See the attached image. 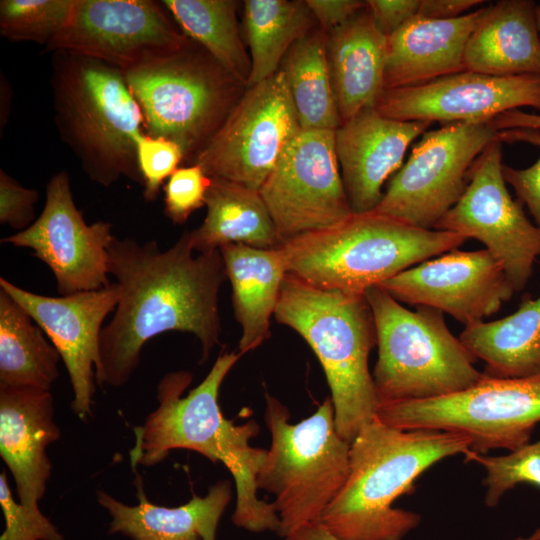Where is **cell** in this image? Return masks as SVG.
<instances>
[{
  "instance_id": "ee69618b",
  "label": "cell",
  "mask_w": 540,
  "mask_h": 540,
  "mask_svg": "<svg viewBox=\"0 0 540 540\" xmlns=\"http://www.w3.org/2000/svg\"><path fill=\"white\" fill-rule=\"evenodd\" d=\"M285 540H340L334 536L321 521L303 525L287 537Z\"/></svg>"
},
{
  "instance_id": "d590c367",
  "label": "cell",
  "mask_w": 540,
  "mask_h": 540,
  "mask_svg": "<svg viewBox=\"0 0 540 540\" xmlns=\"http://www.w3.org/2000/svg\"><path fill=\"white\" fill-rule=\"evenodd\" d=\"M0 506L5 519L0 540H64L40 508H27L15 501L6 472L0 474Z\"/></svg>"
},
{
  "instance_id": "ffe728a7",
  "label": "cell",
  "mask_w": 540,
  "mask_h": 540,
  "mask_svg": "<svg viewBox=\"0 0 540 540\" xmlns=\"http://www.w3.org/2000/svg\"><path fill=\"white\" fill-rule=\"evenodd\" d=\"M430 125L391 119L368 107L335 130L336 155L353 213L376 209L384 182L401 168L409 145Z\"/></svg>"
},
{
  "instance_id": "83f0119b",
  "label": "cell",
  "mask_w": 540,
  "mask_h": 540,
  "mask_svg": "<svg viewBox=\"0 0 540 540\" xmlns=\"http://www.w3.org/2000/svg\"><path fill=\"white\" fill-rule=\"evenodd\" d=\"M459 339L484 362L488 377L540 374V297L526 296L513 314L502 319L466 325Z\"/></svg>"
},
{
  "instance_id": "7c38bea8",
  "label": "cell",
  "mask_w": 540,
  "mask_h": 540,
  "mask_svg": "<svg viewBox=\"0 0 540 540\" xmlns=\"http://www.w3.org/2000/svg\"><path fill=\"white\" fill-rule=\"evenodd\" d=\"M301 130L285 75L279 69L248 86L191 164L200 165L208 177L259 191Z\"/></svg>"
},
{
  "instance_id": "5bb4252c",
  "label": "cell",
  "mask_w": 540,
  "mask_h": 540,
  "mask_svg": "<svg viewBox=\"0 0 540 540\" xmlns=\"http://www.w3.org/2000/svg\"><path fill=\"white\" fill-rule=\"evenodd\" d=\"M260 195L284 241L334 226L353 214L335 150V130H301Z\"/></svg>"
},
{
  "instance_id": "f35d334b",
  "label": "cell",
  "mask_w": 540,
  "mask_h": 540,
  "mask_svg": "<svg viewBox=\"0 0 540 540\" xmlns=\"http://www.w3.org/2000/svg\"><path fill=\"white\" fill-rule=\"evenodd\" d=\"M39 193L35 189L21 186L5 171L0 170V222L19 231L28 228L34 221L35 204Z\"/></svg>"
},
{
  "instance_id": "836d02e7",
  "label": "cell",
  "mask_w": 540,
  "mask_h": 540,
  "mask_svg": "<svg viewBox=\"0 0 540 540\" xmlns=\"http://www.w3.org/2000/svg\"><path fill=\"white\" fill-rule=\"evenodd\" d=\"M466 461H475L484 467L485 503L489 507L497 505L504 493L519 483L540 487V439L503 456L472 452Z\"/></svg>"
},
{
  "instance_id": "7a4b0ae2",
  "label": "cell",
  "mask_w": 540,
  "mask_h": 540,
  "mask_svg": "<svg viewBox=\"0 0 540 540\" xmlns=\"http://www.w3.org/2000/svg\"><path fill=\"white\" fill-rule=\"evenodd\" d=\"M237 351L221 353L203 381L182 396L192 380L188 371L165 374L157 385L158 407L144 423L134 428L130 450L133 471L163 461L174 449L200 453L211 462H221L231 473L236 488L232 522L251 532L279 531L280 521L272 503L257 496V475L267 450L252 447L250 439L258 425H236L227 420L218 404L223 380L239 360Z\"/></svg>"
},
{
  "instance_id": "ac0fdd59",
  "label": "cell",
  "mask_w": 540,
  "mask_h": 540,
  "mask_svg": "<svg viewBox=\"0 0 540 540\" xmlns=\"http://www.w3.org/2000/svg\"><path fill=\"white\" fill-rule=\"evenodd\" d=\"M0 290L32 317L57 349L73 390L71 408L80 420L86 421L92 415L96 391L102 324L117 306V284L51 297L25 290L1 277Z\"/></svg>"
},
{
  "instance_id": "b9f144b4",
  "label": "cell",
  "mask_w": 540,
  "mask_h": 540,
  "mask_svg": "<svg viewBox=\"0 0 540 540\" xmlns=\"http://www.w3.org/2000/svg\"><path fill=\"white\" fill-rule=\"evenodd\" d=\"M481 0H420L417 17L425 19H454L468 13Z\"/></svg>"
},
{
  "instance_id": "d4e9b609",
  "label": "cell",
  "mask_w": 540,
  "mask_h": 540,
  "mask_svg": "<svg viewBox=\"0 0 540 540\" xmlns=\"http://www.w3.org/2000/svg\"><path fill=\"white\" fill-rule=\"evenodd\" d=\"M536 7L531 0L488 5L466 43L465 70L491 76L540 74Z\"/></svg>"
},
{
  "instance_id": "5b68a950",
  "label": "cell",
  "mask_w": 540,
  "mask_h": 540,
  "mask_svg": "<svg viewBox=\"0 0 540 540\" xmlns=\"http://www.w3.org/2000/svg\"><path fill=\"white\" fill-rule=\"evenodd\" d=\"M466 240L453 232L412 226L371 211L290 238L280 248L288 274L319 289L365 294Z\"/></svg>"
},
{
  "instance_id": "7402d4cb",
  "label": "cell",
  "mask_w": 540,
  "mask_h": 540,
  "mask_svg": "<svg viewBox=\"0 0 540 540\" xmlns=\"http://www.w3.org/2000/svg\"><path fill=\"white\" fill-rule=\"evenodd\" d=\"M486 7L454 19L415 17L389 35L384 89L420 85L464 71L466 43Z\"/></svg>"
},
{
  "instance_id": "9a60e30c",
  "label": "cell",
  "mask_w": 540,
  "mask_h": 540,
  "mask_svg": "<svg viewBox=\"0 0 540 540\" xmlns=\"http://www.w3.org/2000/svg\"><path fill=\"white\" fill-rule=\"evenodd\" d=\"M188 41L154 1L74 0L67 24L46 51L93 58L124 72Z\"/></svg>"
},
{
  "instance_id": "52a82bcc",
  "label": "cell",
  "mask_w": 540,
  "mask_h": 540,
  "mask_svg": "<svg viewBox=\"0 0 540 540\" xmlns=\"http://www.w3.org/2000/svg\"><path fill=\"white\" fill-rule=\"evenodd\" d=\"M365 297L377 335L372 377L378 405L450 395L484 377L474 367L476 358L447 327L443 312L425 306L409 310L379 286Z\"/></svg>"
},
{
  "instance_id": "ab89813d",
  "label": "cell",
  "mask_w": 540,
  "mask_h": 540,
  "mask_svg": "<svg viewBox=\"0 0 540 540\" xmlns=\"http://www.w3.org/2000/svg\"><path fill=\"white\" fill-rule=\"evenodd\" d=\"M366 4L378 27L388 37L417 17L420 0H368Z\"/></svg>"
},
{
  "instance_id": "8fae6325",
  "label": "cell",
  "mask_w": 540,
  "mask_h": 540,
  "mask_svg": "<svg viewBox=\"0 0 540 540\" xmlns=\"http://www.w3.org/2000/svg\"><path fill=\"white\" fill-rule=\"evenodd\" d=\"M496 137L490 122H454L426 131L374 211L434 229L463 194L475 159Z\"/></svg>"
},
{
  "instance_id": "cb8c5ba5",
  "label": "cell",
  "mask_w": 540,
  "mask_h": 540,
  "mask_svg": "<svg viewBox=\"0 0 540 540\" xmlns=\"http://www.w3.org/2000/svg\"><path fill=\"white\" fill-rule=\"evenodd\" d=\"M326 50L342 123L374 107L384 89L387 36L367 4L344 24L327 32Z\"/></svg>"
},
{
  "instance_id": "9c48e42d",
  "label": "cell",
  "mask_w": 540,
  "mask_h": 540,
  "mask_svg": "<svg viewBox=\"0 0 540 540\" xmlns=\"http://www.w3.org/2000/svg\"><path fill=\"white\" fill-rule=\"evenodd\" d=\"M123 74L146 134L179 144L185 161L193 160L243 93V84L190 38Z\"/></svg>"
},
{
  "instance_id": "4dcf8cb0",
  "label": "cell",
  "mask_w": 540,
  "mask_h": 540,
  "mask_svg": "<svg viewBox=\"0 0 540 540\" xmlns=\"http://www.w3.org/2000/svg\"><path fill=\"white\" fill-rule=\"evenodd\" d=\"M245 31L250 49L251 73L247 86L273 76L290 48L314 25L305 1L247 0Z\"/></svg>"
},
{
  "instance_id": "7bdbcfd3",
  "label": "cell",
  "mask_w": 540,
  "mask_h": 540,
  "mask_svg": "<svg viewBox=\"0 0 540 540\" xmlns=\"http://www.w3.org/2000/svg\"><path fill=\"white\" fill-rule=\"evenodd\" d=\"M490 123L496 131L512 128H535L540 130V114L514 109L496 116Z\"/></svg>"
},
{
  "instance_id": "44dd1931",
  "label": "cell",
  "mask_w": 540,
  "mask_h": 540,
  "mask_svg": "<svg viewBox=\"0 0 540 540\" xmlns=\"http://www.w3.org/2000/svg\"><path fill=\"white\" fill-rule=\"evenodd\" d=\"M60 436L50 390L0 385V456L27 508H39L45 495L52 470L46 450Z\"/></svg>"
},
{
  "instance_id": "2e32d148",
  "label": "cell",
  "mask_w": 540,
  "mask_h": 540,
  "mask_svg": "<svg viewBox=\"0 0 540 540\" xmlns=\"http://www.w3.org/2000/svg\"><path fill=\"white\" fill-rule=\"evenodd\" d=\"M114 237L110 223L85 222L74 203L70 177L60 171L46 186L39 217L25 230L2 238L1 243L32 249L54 274L60 296H66L111 285L108 247Z\"/></svg>"
},
{
  "instance_id": "f6af8a7d",
  "label": "cell",
  "mask_w": 540,
  "mask_h": 540,
  "mask_svg": "<svg viewBox=\"0 0 540 540\" xmlns=\"http://www.w3.org/2000/svg\"><path fill=\"white\" fill-rule=\"evenodd\" d=\"M536 15H537V25H538L539 37H540V4H537Z\"/></svg>"
},
{
  "instance_id": "74e56055",
  "label": "cell",
  "mask_w": 540,
  "mask_h": 540,
  "mask_svg": "<svg viewBox=\"0 0 540 540\" xmlns=\"http://www.w3.org/2000/svg\"><path fill=\"white\" fill-rule=\"evenodd\" d=\"M502 143L525 142L540 149V130L535 128H512L497 131ZM503 176L509 183L518 200L525 204L540 229V155L530 167L516 169L503 164Z\"/></svg>"
},
{
  "instance_id": "277c9868",
  "label": "cell",
  "mask_w": 540,
  "mask_h": 540,
  "mask_svg": "<svg viewBox=\"0 0 540 540\" xmlns=\"http://www.w3.org/2000/svg\"><path fill=\"white\" fill-rule=\"evenodd\" d=\"M316 354L326 376L339 435L351 443L377 412L369 354L377 345L365 294L323 290L286 273L274 312Z\"/></svg>"
},
{
  "instance_id": "d6986e66",
  "label": "cell",
  "mask_w": 540,
  "mask_h": 540,
  "mask_svg": "<svg viewBox=\"0 0 540 540\" xmlns=\"http://www.w3.org/2000/svg\"><path fill=\"white\" fill-rule=\"evenodd\" d=\"M394 299L446 312L465 326L496 313L515 289L487 250L453 249L379 285Z\"/></svg>"
},
{
  "instance_id": "d6a6232c",
  "label": "cell",
  "mask_w": 540,
  "mask_h": 540,
  "mask_svg": "<svg viewBox=\"0 0 540 540\" xmlns=\"http://www.w3.org/2000/svg\"><path fill=\"white\" fill-rule=\"evenodd\" d=\"M74 0H1L0 33L47 46L67 24Z\"/></svg>"
},
{
  "instance_id": "ba28073f",
  "label": "cell",
  "mask_w": 540,
  "mask_h": 540,
  "mask_svg": "<svg viewBox=\"0 0 540 540\" xmlns=\"http://www.w3.org/2000/svg\"><path fill=\"white\" fill-rule=\"evenodd\" d=\"M289 418L287 407L266 394L271 445L256 483L258 490L274 496L278 534L284 538L305 524L321 521L347 479L350 459V443L337 432L330 397L308 418L296 424Z\"/></svg>"
},
{
  "instance_id": "4fadbf2b",
  "label": "cell",
  "mask_w": 540,
  "mask_h": 540,
  "mask_svg": "<svg viewBox=\"0 0 540 540\" xmlns=\"http://www.w3.org/2000/svg\"><path fill=\"white\" fill-rule=\"evenodd\" d=\"M502 168V141L497 136L475 159L463 194L434 229L482 242L520 291L540 257V229L527 218L523 204L512 199Z\"/></svg>"
},
{
  "instance_id": "484cf974",
  "label": "cell",
  "mask_w": 540,
  "mask_h": 540,
  "mask_svg": "<svg viewBox=\"0 0 540 540\" xmlns=\"http://www.w3.org/2000/svg\"><path fill=\"white\" fill-rule=\"evenodd\" d=\"M232 285L234 315L242 328L238 352L258 348L270 336V319L287 273L281 248L232 243L219 249Z\"/></svg>"
},
{
  "instance_id": "603a6c76",
  "label": "cell",
  "mask_w": 540,
  "mask_h": 540,
  "mask_svg": "<svg viewBox=\"0 0 540 540\" xmlns=\"http://www.w3.org/2000/svg\"><path fill=\"white\" fill-rule=\"evenodd\" d=\"M135 473L136 505L97 491L99 505L111 517L110 533H121L132 540H216L218 524L232 498L228 480L212 485L203 497L193 495L183 505L166 507L149 501L142 478Z\"/></svg>"
},
{
  "instance_id": "30bf717a",
  "label": "cell",
  "mask_w": 540,
  "mask_h": 540,
  "mask_svg": "<svg viewBox=\"0 0 540 540\" xmlns=\"http://www.w3.org/2000/svg\"><path fill=\"white\" fill-rule=\"evenodd\" d=\"M484 374V373H483ZM376 417L400 429H436L460 434L470 450H516L540 423V374L484 377L474 386L436 398L378 405Z\"/></svg>"
},
{
  "instance_id": "f546056e",
  "label": "cell",
  "mask_w": 540,
  "mask_h": 540,
  "mask_svg": "<svg viewBox=\"0 0 540 540\" xmlns=\"http://www.w3.org/2000/svg\"><path fill=\"white\" fill-rule=\"evenodd\" d=\"M283 71L302 130H336L341 124L326 50V35L312 28L288 51Z\"/></svg>"
},
{
  "instance_id": "60d3db41",
  "label": "cell",
  "mask_w": 540,
  "mask_h": 540,
  "mask_svg": "<svg viewBox=\"0 0 540 540\" xmlns=\"http://www.w3.org/2000/svg\"><path fill=\"white\" fill-rule=\"evenodd\" d=\"M305 2L324 32L344 24L366 7V1L360 0H306Z\"/></svg>"
},
{
  "instance_id": "e575fe53",
  "label": "cell",
  "mask_w": 540,
  "mask_h": 540,
  "mask_svg": "<svg viewBox=\"0 0 540 540\" xmlns=\"http://www.w3.org/2000/svg\"><path fill=\"white\" fill-rule=\"evenodd\" d=\"M184 160L179 144L162 138L143 134L137 143V163L144 187L146 201L157 198L160 187Z\"/></svg>"
},
{
  "instance_id": "6da1fadb",
  "label": "cell",
  "mask_w": 540,
  "mask_h": 540,
  "mask_svg": "<svg viewBox=\"0 0 540 540\" xmlns=\"http://www.w3.org/2000/svg\"><path fill=\"white\" fill-rule=\"evenodd\" d=\"M189 231L167 250L154 240L117 239L108 247L109 274L120 297L100 335L98 385L121 387L137 369L143 346L168 332L192 333L202 361L220 344L219 290L227 278L219 250L193 254Z\"/></svg>"
},
{
  "instance_id": "4316f807",
  "label": "cell",
  "mask_w": 540,
  "mask_h": 540,
  "mask_svg": "<svg viewBox=\"0 0 540 540\" xmlns=\"http://www.w3.org/2000/svg\"><path fill=\"white\" fill-rule=\"evenodd\" d=\"M205 206L203 223L189 231L194 251L211 252L232 243L259 249L282 246L283 240L258 190L210 177Z\"/></svg>"
},
{
  "instance_id": "8992f818",
  "label": "cell",
  "mask_w": 540,
  "mask_h": 540,
  "mask_svg": "<svg viewBox=\"0 0 540 540\" xmlns=\"http://www.w3.org/2000/svg\"><path fill=\"white\" fill-rule=\"evenodd\" d=\"M51 88L61 139L89 179L104 187L121 177L141 182L137 143L141 109L121 70L65 51L53 52Z\"/></svg>"
},
{
  "instance_id": "e0dca14e",
  "label": "cell",
  "mask_w": 540,
  "mask_h": 540,
  "mask_svg": "<svg viewBox=\"0 0 540 540\" xmlns=\"http://www.w3.org/2000/svg\"><path fill=\"white\" fill-rule=\"evenodd\" d=\"M375 109L400 121L490 122L503 112H540V74L491 76L468 70L424 84L383 89Z\"/></svg>"
},
{
  "instance_id": "1f68e13d",
  "label": "cell",
  "mask_w": 540,
  "mask_h": 540,
  "mask_svg": "<svg viewBox=\"0 0 540 540\" xmlns=\"http://www.w3.org/2000/svg\"><path fill=\"white\" fill-rule=\"evenodd\" d=\"M182 33L202 46L241 84L247 85L251 59L245 50L233 0H164Z\"/></svg>"
},
{
  "instance_id": "f1b7e54d",
  "label": "cell",
  "mask_w": 540,
  "mask_h": 540,
  "mask_svg": "<svg viewBox=\"0 0 540 540\" xmlns=\"http://www.w3.org/2000/svg\"><path fill=\"white\" fill-rule=\"evenodd\" d=\"M60 359L41 327L0 290V385L51 391Z\"/></svg>"
},
{
  "instance_id": "8d00e7d4",
  "label": "cell",
  "mask_w": 540,
  "mask_h": 540,
  "mask_svg": "<svg viewBox=\"0 0 540 540\" xmlns=\"http://www.w3.org/2000/svg\"><path fill=\"white\" fill-rule=\"evenodd\" d=\"M210 177L198 164L178 168L164 185V213L174 223L186 222L205 205Z\"/></svg>"
},
{
  "instance_id": "3957f363",
  "label": "cell",
  "mask_w": 540,
  "mask_h": 540,
  "mask_svg": "<svg viewBox=\"0 0 540 540\" xmlns=\"http://www.w3.org/2000/svg\"><path fill=\"white\" fill-rule=\"evenodd\" d=\"M469 441L436 429H400L376 416L350 443L349 473L321 523L340 540H401L420 523L414 512L394 508L436 462L468 457Z\"/></svg>"
}]
</instances>
